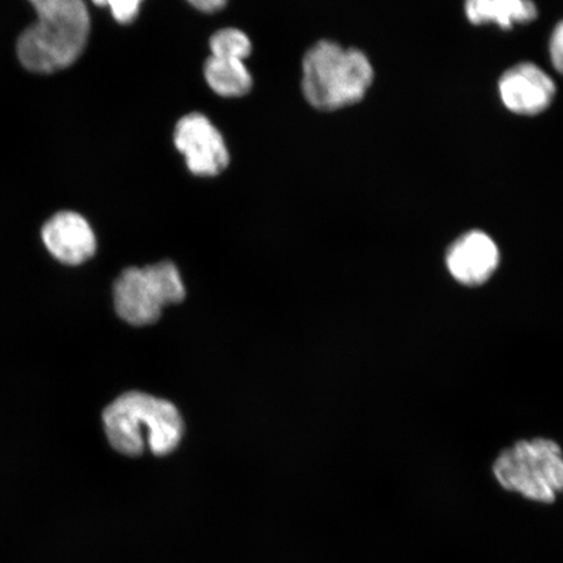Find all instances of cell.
<instances>
[{
  "label": "cell",
  "instance_id": "1",
  "mask_svg": "<svg viewBox=\"0 0 563 563\" xmlns=\"http://www.w3.org/2000/svg\"><path fill=\"white\" fill-rule=\"evenodd\" d=\"M37 23L21 34L18 55L26 69L53 74L79 59L86 48L90 19L84 0H30Z\"/></svg>",
  "mask_w": 563,
  "mask_h": 563
},
{
  "label": "cell",
  "instance_id": "2",
  "mask_svg": "<svg viewBox=\"0 0 563 563\" xmlns=\"http://www.w3.org/2000/svg\"><path fill=\"white\" fill-rule=\"evenodd\" d=\"M103 422L111 446L130 456L143 454L146 445L154 455L170 454L185 431L173 404L137 391L123 394L108 406Z\"/></svg>",
  "mask_w": 563,
  "mask_h": 563
},
{
  "label": "cell",
  "instance_id": "3",
  "mask_svg": "<svg viewBox=\"0 0 563 563\" xmlns=\"http://www.w3.org/2000/svg\"><path fill=\"white\" fill-rule=\"evenodd\" d=\"M373 81L367 56L321 41L302 60V90L313 108L333 111L362 101Z\"/></svg>",
  "mask_w": 563,
  "mask_h": 563
},
{
  "label": "cell",
  "instance_id": "4",
  "mask_svg": "<svg viewBox=\"0 0 563 563\" xmlns=\"http://www.w3.org/2000/svg\"><path fill=\"white\" fill-rule=\"evenodd\" d=\"M493 474L503 488L551 504L563 493V454L551 440L520 441L499 454Z\"/></svg>",
  "mask_w": 563,
  "mask_h": 563
},
{
  "label": "cell",
  "instance_id": "5",
  "mask_svg": "<svg viewBox=\"0 0 563 563\" xmlns=\"http://www.w3.org/2000/svg\"><path fill=\"white\" fill-rule=\"evenodd\" d=\"M186 297L180 274L170 262L131 267L122 273L114 287L119 316L131 325L144 327L158 321L162 309Z\"/></svg>",
  "mask_w": 563,
  "mask_h": 563
},
{
  "label": "cell",
  "instance_id": "6",
  "mask_svg": "<svg viewBox=\"0 0 563 563\" xmlns=\"http://www.w3.org/2000/svg\"><path fill=\"white\" fill-rule=\"evenodd\" d=\"M211 56L206 63V79L217 95L242 97L252 88V77L244 59L252 52L246 34L239 30H222L210 40Z\"/></svg>",
  "mask_w": 563,
  "mask_h": 563
},
{
  "label": "cell",
  "instance_id": "7",
  "mask_svg": "<svg viewBox=\"0 0 563 563\" xmlns=\"http://www.w3.org/2000/svg\"><path fill=\"white\" fill-rule=\"evenodd\" d=\"M175 145L186 157L195 175L216 176L229 165V152L222 135L207 117L189 114L176 124Z\"/></svg>",
  "mask_w": 563,
  "mask_h": 563
},
{
  "label": "cell",
  "instance_id": "8",
  "mask_svg": "<svg viewBox=\"0 0 563 563\" xmlns=\"http://www.w3.org/2000/svg\"><path fill=\"white\" fill-rule=\"evenodd\" d=\"M499 93L506 108L516 114L538 115L552 103L555 86L533 63H520L506 70L499 80Z\"/></svg>",
  "mask_w": 563,
  "mask_h": 563
},
{
  "label": "cell",
  "instance_id": "9",
  "mask_svg": "<svg viewBox=\"0 0 563 563\" xmlns=\"http://www.w3.org/2000/svg\"><path fill=\"white\" fill-rule=\"evenodd\" d=\"M499 263L495 242L482 231H471L450 246L446 265L450 274L463 285L477 286L487 282Z\"/></svg>",
  "mask_w": 563,
  "mask_h": 563
},
{
  "label": "cell",
  "instance_id": "10",
  "mask_svg": "<svg viewBox=\"0 0 563 563\" xmlns=\"http://www.w3.org/2000/svg\"><path fill=\"white\" fill-rule=\"evenodd\" d=\"M45 245L52 255L67 265H80L96 253V236L86 218L73 211H62L42 230Z\"/></svg>",
  "mask_w": 563,
  "mask_h": 563
},
{
  "label": "cell",
  "instance_id": "11",
  "mask_svg": "<svg viewBox=\"0 0 563 563\" xmlns=\"http://www.w3.org/2000/svg\"><path fill=\"white\" fill-rule=\"evenodd\" d=\"M464 9L471 23H495L504 30L538 18V9L532 0H466Z\"/></svg>",
  "mask_w": 563,
  "mask_h": 563
},
{
  "label": "cell",
  "instance_id": "12",
  "mask_svg": "<svg viewBox=\"0 0 563 563\" xmlns=\"http://www.w3.org/2000/svg\"><path fill=\"white\" fill-rule=\"evenodd\" d=\"M93 2L97 5L110 7L112 16L119 23L130 24L137 18L143 0H93Z\"/></svg>",
  "mask_w": 563,
  "mask_h": 563
},
{
  "label": "cell",
  "instance_id": "13",
  "mask_svg": "<svg viewBox=\"0 0 563 563\" xmlns=\"http://www.w3.org/2000/svg\"><path fill=\"white\" fill-rule=\"evenodd\" d=\"M551 56L553 66L563 75V20L555 26L551 40Z\"/></svg>",
  "mask_w": 563,
  "mask_h": 563
},
{
  "label": "cell",
  "instance_id": "14",
  "mask_svg": "<svg viewBox=\"0 0 563 563\" xmlns=\"http://www.w3.org/2000/svg\"><path fill=\"white\" fill-rule=\"evenodd\" d=\"M188 2L191 3L195 9L202 12H217L227 5L228 0H188Z\"/></svg>",
  "mask_w": 563,
  "mask_h": 563
}]
</instances>
